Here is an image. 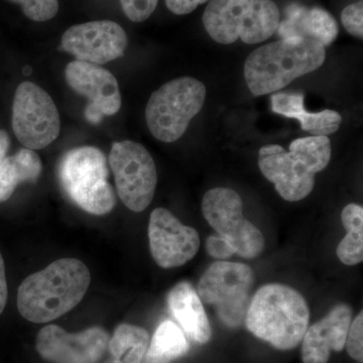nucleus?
<instances>
[{"label": "nucleus", "mask_w": 363, "mask_h": 363, "mask_svg": "<svg viewBox=\"0 0 363 363\" xmlns=\"http://www.w3.org/2000/svg\"><path fill=\"white\" fill-rule=\"evenodd\" d=\"M91 281L81 260L61 259L30 274L18 292V309L33 323H48L70 312L83 300Z\"/></svg>", "instance_id": "f257e3e1"}, {"label": "nucleus", "mask_w": 363, "mask_h": 363, "mask_svg": "<svg viewBox=\"0 0 363 363\" xmlns=\"http://www.w3.org/2000/svg\"><path fill=\"white\" fill-rule=\"evenodd\" d=\"M309 321V306L297 290L283 284H267L253 295L245 324L255 337L286 351L302 342Z\"/></svg>", "instance_id": "f03ea898"}, {"label": "nucleus", "mask_w": 363, "mask_h": 363, "mask_svg": "<svg viewBox=\"0 0 363 363\" xmlns=\"http://www.w3.org/2000/svg\"><path fill=\"white\" fill-rule=\"evenodd\" d=\"M331 152L328 136H307L294 140L289 152L278 145L262 147L259 167L284 200L298 202L311 194L315 176L327 168Z\"/></svg>", "instance_id": "7ed1b4c3"}, {"label": "nucleus", "mask_w": 363, "mask_h": 363, "mask_svg": "<svg viewBox=\"0 0 363 363\" xmlns=\"http://www.w3.org/2000/svg\"><path fill=\"white\" fill-rule=\"evenodd\" d=\"M324 45L309 39L279 40L257 48L245 64V77L255 96L285 88L295 79L323 65Z\"/></svg>", "instance_id": "20e7f679"}, {"label": "nucleus", "mask_w": 363, "mask_h": 363, "mask_svg": "<svg viewBox=\"0 0 363 363\" xmlns=\"http://www.w3.org/2000/svg\"><path fill=\"white\" fill-rule=\"evenodd\" d=\"M279 7L272 0H211L203 14L208 35L222 45L238 40L259 44L277 32Z\"/></svg>", "instance_id": "39448f33"}, {"label": "nucleus", "mask_w": 363, "mask_h": 363, "mask_svg": "<svg viewBox=\"0 0 363 363\" xmlns=\"http://www.w3.org/2000/svg\"><path fill=\"white\" fill-rule=\"evenodd\" d=\"M58 177L67 197L88 213L105 215L116 207L106 157L97 147H79L67 152L59 162Z\"/></svg>", "instance_id": "423d86ee"}, {"label": "nucleus", "mask_w": 363, "mask_h": 363, "mask_svg": "<svg viewBox=\"0 0 363 363\" xmlns=\"http://www.w3.org/2000/svg\"><path fill=\"white\" fill-rule=\"evenodd\" d=\"M206 99V87L195 78L169 81L152 93L145 108L152 135L162 143H174L184 135L199 114Z\"/></svg>", "instance_id": "0eeeda50"}, {"label": "nucleus", "mask_w": 363, "mask_h": 363, "mask_svg": "<svg viewBox=\"0 0 363 363\" xmlns=\"http://www.w3.org/2000/svg\"><path fill=\"white\" fill-rule=\"evenodd\" d=\"M253 285L252 267L241 262L218 260L200 279L197 293L203 303L214 306L222 323L236 329L245 323Z\"/></svg>", "instance_id": "6e6552de"}, {"label": "nucleus", "mask_w": 363, "mask_h": 363, "mask_svg": "<svg viewBox=\"0 0 363 363\" xmlns=\"http://www.w3.org/2000/svg\"><path fill=\"white\" fill-rule=\"evenodd\" d=\"M202 212L216 233L233 245L236 255L252 259L264 250V234L243 216L242 199L233 189L208 191L203 197Z\"/></svg>", "instance_id": "1a4fd4ad"}, {"label": "nucleus", "mask_w": 363, "mask_h": 363, "mask_svg": "<svg viewBox=\"0 0 363 363\" xmlns=\"http://www.w3.org/2000/svg\"><path fill=\"white\" fill-rule=\"evenodd\" d=\"M109 164L123 204L133 212L147 209L154 199L157 183L156 164L147 150L131 140L114 143Z\"/></svg>", "instance_id": "9d476101"}, {"label": "nucleus", "mask_w": 363, "mask_h": 363, "mask_svg": "<svg viewBox=\"0 0 363 363\" xmlns=\"http://www.w3.org/2000/svg\"><path fill=\"white\" fill-rule=\"evenodd\" d=\"M14 135L26 149L43 150L57 140L61 119L52 97L33 82L16 88L13 104Z\"/></svg>", "instance_id": "9b49d317"}, {"label": "nucleus", "mask_w": 363, "mask_h": 363, "mask_svg": "<svg viewBox=\"0 0 363 363\" xmlns=\"http://www.w3.org/2000/svg\"><path fill=\"white\" fill-rule=\"evenodd\" d=\"M128 45L125 30L116 21H94L69 28L60 50L77 61L100 66L121 58Z\"/></svg>", "instance_id": "f8f14e48"}, {"label": "nucleus", "mask_w": 363, "mask_h": 363, "mask_svg": "<svg viewBox=\"0 0 363 363\" xmlns=\"http://www.w3.org/2000/svg\"><path fill=\"white\" fill-rule=\"evenodd\" d=\"M149 240L152 259L162 269L184 266L199 252L197 230L184 225L164 208H157L150 214Z\"/></svg>", "instance_id": "ddd939ff"}, {"label": "nucleus", "mask_w": 363, "mask_h": 363, "mask_svg": "<svg viewBox=\"0 0 363 363\" xmlns=\"http://www.w3.org/2000/svg\"><path fill=\"white\" fill-rule=\"evenodd\" d=\"M109 339L100 327L72 334L57 325H48L38 334L35 348L52 363H98L106 352Z\"/></svg>", "instance_id": "4468645a"}, {"label": "nucleus", "mask_w": 363, "mask_h": 363, "mask_svg": "<svg viewBox=\"0 0 363 363\" xmlns=\"http://www.w3.org/2000/svg\"><path fill=\"white\" fill-rule=\"evenodd\" d=\"M65 76L72 89L88 98V106L97 109L102 116H114L121 109V90L111 71L75 60L66 67Z\"/></svg>", "instance_id": "2eb2a0df"}, {"label": "nucleus", "mask_w": 363, "mask_h": 363, "mask_svg": "<svg viewBox=\"0 0 363 363\" xmlns=\"http://www.w3.org/2000/svg\"><path fill=\"white\" fill-rule=\"evenodd\" d=\"M352 315L350 305H336L323 319L308 327L302 339L303 363H328L332 351L341 352Z\"/></svg>", "instance_id": "dca6fc26"}, {"label": "nucleus", "mask_w": 363, "mask_h": 363, "mask_svg": "<svg viewBox=\"0 0 363 363\" xmlns=\"http://www.w3.org/2000/svg\"><path fill=\"white\" fill-rule=\"evenodd\" d=\"M276 33L281 40L300 38L327 47L337 38L338 25L332 14L321 7L308 9L293 2L286 7Z\"/></svg>", "instance_id": "f3484780"}, {"label": "nucleus", "mask_w": 363, "mask_h": 363, "mask_svg": "<svg viewBox=\"0 0 363 363\" xmlns=\"http://www.w3.org/2000/svg\"><path fill=\"white\" fill-rule=\"evenodd\" d=\"M167 302L169 312L186 336L199 344L211 340V325L194 286L188 281H181L169 291Z\"/></svg>", "instance_id": "a211bd4d"}, {"label": "nucleus", "mask_w": 363, "mask_h": 363, "mask_svg": "<svg viewBox=\"0 0 363 363\" xmlns=\"http://www.w3.org/2000/svg\"><path fill=\"white\" fill-rule=\"evenodd\" d=\"M272 109L274 113L297 119L302 130L313 135L328 136L336 133L342 123V116L337 111H306L304 95L297 92L276 93L272 96Z\"/></svg>", "instance_id": "6ab92c4d"}, {"label": "nucleus", "mask_w": 363, "mask_h": 363, "mask_svg": "<svg viewBox=\"0 0 363 363\" xmlns=\"http://www.w3.org/2000/svg\"><path fill=\"white\" fill-rule=\"evenodd\" d=\"M42 169V161L35 150L26 147L6 157L0 164V203L9 200L21 183H35Z\"/></svg>", "instance_id": "aec40b11"}, {"label": "nucleus", "mask_w": 363, "mask_h": 363, "mask_svg": "<svg viewBox=\"0 0 363 363\" xmlns=\"http://www.w3.org/2000/svg\"><path fill=\"white\" fill-rule=\"evenodd\" d=\"M150 343L149 332L142 327L121 324L109 339L104 363H143Z\"/></svg>", "instance_id": "412c9836"}, {"label": "nucleus", "mask_w": 363, "mask_h": 363, "mask_svg": "<svg viewBox=\"0 0 363 363\" xmlns=\"http://www.w3.org/2000/svg\"><path fill=\"white\" fill-rule=\"evenodd\" d=\"M187 336L174 322L166 320L157 326L147 346L143 363H171L188 352Z\"/></svg>", "instance_id": "4be33fe9"}, {"label": "nucleus", "mask_w": 363, "mask_h": 363, "mask_svg": "<svg viewBox=\"0 0 363 363\" xmlns=\"http://www.w3.org/2000/svg\"><path fill=\"white\" fill-rule=\"evenodd\" d=\"M341 222L347 234L339 243L336 255L345 266H357L363 260V208L351 203L344 207Z\"/></svg>", "instance_id": "5701e85b"}, {"label": "nucleus", "mask_w": 363, "mask_h": 363, "mask_svg": "<svg viewBox=\"0 0 363 363\" xmlns=\"http://www.w3.org/2000/svg\"><path fill=\"white\" fill-rule=\"evenodd\" d=\"M20 4L26 18L38 23L54 18L59 11L58 0H7Z\"/></svg>", "instance_id": "b1692460"}, {"label": "nucleus", "mask_w": 363, "mask_h": 363, "mask_svg": "<svg viewBox=\"0 0 363 363\" xmlns=\"http://www.w3.org/2000/svg\"><path fill=\"white\" fill-rule=\"evenodd\" d=\"M345 348L348 355L357 362H363V313L362 311L351 321L347 336H346Z\"/></svg>", "instance_id": "393cba45"}, {"label": "nucleus", "mask_w": 363, "mask_h": 363, "mask_svg": "<svg viewBox=\"0 0 363 363\" xmlns=\"http://www.w3.org/2000/svg\"><path fill=\"white\" fill-rule=\"evenodd\" d=\"M124 14L133 23H143L156 11L159 0H119Z\"/></svg>", "instance_id": "a878e982"}, {"label": "nucleus", "mask_w": 363, "mask_h": 363, "mask_svg": "<svg viewBox=\"0 0 363 363\" xmlns=\"http://www.w3.org/2000/svg\"><path fill=\"white\" fill-rule=\"evenodd\" d=\"M363 2H355L343 9L341 20L345 30L354 37L362 39L363 37Z\"/></svg>", "instance_id": "bb28decb"}, {"label": "nucleus", "mask_w": 363, "mask_h": 363, "mask_svg": "<svg viewBox=\"0 0 363 363\" xmlns=\"http://www.w3.org/2000/svg\"><path fill=\"white\" fill-rule=\"evenodd\" d=\"M205 247L208 255L218 260H226L235 255L233 245L218 234L208 236Z\"/></svg>", "instance_id": "cd10ccee"}, {"label": "nucleus", "mask_w": 363, "mask_h": 363, "mask_svg": "<svg viewBox=\"0 0 363 363\" xmlns=\"http://www.w3.org/2000/svg\"><path fill=\"white\" fill-rule=\"evenodd\" d=\"M206 1L208 0H166V6L169 11L177 16H184L192 13Z\"/></svg>", "instance_id": "c85d7f7f"}, {"label": "nucleus", "mask_w": 363, "mask_h": 363, "mask_svg": "<svg viewBox=\"0 0 363 363\" xmlns=\"http://www.w3.org/2000/svg\"><path fill=\"white\" fill-rule=\"evenodd\" d=\"M7 297H9V289H7L6 266H4V260L0 253V315L6 308Z\"/></svg>", "instance_id": "c756f323"}, {"label": "nucleus", "mask_w": 363, "mask_h": 363, "mask_svg": "<svg viewBox=\"0 0 363 363\" xmlns=\"http://www.w3.org/2000/svg\"><path fill=\"white\" fill-rule=\"evenodd\" d=\"M9 145H11V140H9V136L7 135L6 131L0 130V164L6 157Z\"/></svg>", "instance_id": "7c9ffc66"}, {"label": "nucleus", "mask_w": 363, "mask_h": 363, "mask_svg": "<svg viewBox=\"0 0 363 363\" xmlns=\"http://www.w3.org/2000/svg\"><path fill=\"white\" fill-rule=\"evenodd\" d=\"M357 363H362V362H357Z\"/></svg>", "instance_id": "2f4dec72"}]
</instances>
